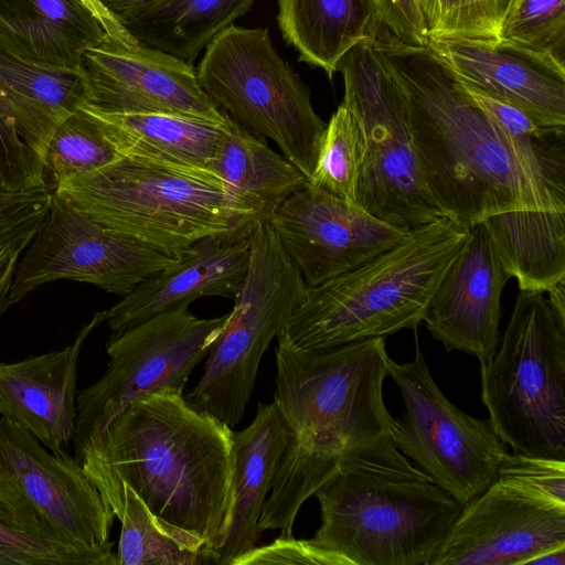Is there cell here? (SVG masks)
<instances>
[{"label": "cell", "mask_w": 565, "mask_h": 565, "mask_svg": "<svg viewBox=\"0 0 565 565\" xmlns=\"http://www.w3.org/2000/svg\"><path fill=\"white\" fill-rule=\"evenodd\" d=\"M77 461L106 504L129 487L158 519L201 539L213 564L232 516L231 427L164 388L118 413Z\"/></svg>", "instance_id": "6da1fadb"}, {"label": "cell", "mask_w": 565, "mask_h": 565, "mask_svg": "<svg viewBox=\"0 0 565 565\" xmlns=\"http://www.w3.org/2000/svg\"><path fill=\"white\" fill-rule=\"evenodd\" d=\"M372 45L398 82L426 190L467 228L514 210H558L520 152L428 45L401 41L385 25Z\"/></svg>", "instance_id": "7a4b0ae2"}, {"label": "cell", "mask_w": 565, "mask_h": 565, "mask_svg": "<svg viewBox=\"0 0 565 565\" xmlns=\"http://www.w3.org/2000/svg\"><path fill=\"white\" fill-rule=\"evenodd\" d=\"M277 339L273 402L291 434L331 443L358 465L427 477L391 437L384 337L322 349L298 348L286 332Z\"/></svg>", "instance_id": "3957f363"}, {"label": "cell", "mask_w": 565, "mask_h": 565, "mask_svg": "<svg viewBox=\"0 0 565 565\" xmlns=\"http://www.w3.org/2000/svg\"><path fill=\"white\" fill-rule=\"evenodd\" d=\"M467 228L439 217L362 265L308 288L286 333L301 349H322L415 329Z\"/></svg>", "instance_id": "277c9868"}, {"label": "cell", "mask_w": 565, "mask_h": 565, "mask_svg": "<svg viewBox=\"0 0 565 565\" xmlns=\"http://www.w3.org/2000/svg\"><path fill=\"white\" fill-rule=\"evenodd\" d=\"M52 193L174 258L206 236L253 233L226 184L205 168L120 156Z\"/></svg>", "instance_id": "5b68a950"}, {"label": "cell", "mask_w": 565, "mask_h": 565, "mask_svg": "<svg viewBox=\"0 0 565 565\" xmlns=\"http://www.w3.org/2000/svg\"><path fill=\"white\" fill-rule=\"evenodd\" d=\"M310 541L351 565H429L462 505L428 477L344 460L315 493Z\"/></svg>", "instance_id": "8992f818"}, {"label": "cell", "mask_w": 565, "mask_h": 565, "mask_svg": "<svg viewBox=\"0 0 565 565\" xmlns=\"http://www.w3.org/2000/svg\"><path fill=\"white\" fill-rule=\"evenodd\" d=\"M481 399L514 454L565 460V319L544 292L520 291Z\"/></svg>", "instance_id": "52a82bcc"}, {"label": "cell", "mask_w": 565, "mask_h": 565, "mask_svg": "<svg viewBox=\"0 0 565 565\" xmlns=\"http://www.w3.org/2000/svg\"><path fill=\"white\" fill-rule=\"evenodd\" d=\"M204 93L231 118L271 139L307 178L327 124L309 87L277 53L267 28L230 25L205 46L196 68Z\"/></svg>", "instance_id": "ba28073f"}, {"label": "cell", "mask_w": 565, "mask_h": 565, "mask_svg": "<svg viewBox=\"0 0 565 565\" xmlns=\"http://www.w3.org/2000/svg\"><path fill=\"white\" fill-rule=\"evenodd\" d=\"M308 286L269 222L250 235V256L234 308L207 353L204 372L186 401L233 428L244 417L260 360L287 331Z\"/></svg>", "instance_id": "9c48e42d"}, {"label": "cell", "mask_w": 565, "mask_h": 565, "mask_svg": "<svg viewBox=\"0 0 565 565\" xmlns=\"http://www.w3.org/2000/svg\"><path fill=\"white\" fill-rule=\"evenodd\" d=\"M337 72L344 82L342 103L359 115L366 138L355 204L407 230L443 217L420 174L404 93L372 42L352 47Z\"/></svg>", "instance_id": "30bf717a"}, {"label": "cell", "mask_w": 565, "mask_h": 565, "mask_svg": "<svg viewBox=\"0 0 565 565\" xmlns=\"http://www.w3.org/2000/svg\"><path fill=\"white\" fill-rule=\"evenodd\" d=\"M228 316L202 319L192 313L190 302H184L111 332L104 374L76 397L75 459L89 439L134 401L164 388L183 393L190 374L207 355Z\"/></svg>", "instance_id": "8fae6325"}, {"label": "cell", "mask_w": 565, "mask_h": 565, "mask_svg": "<svg viewBox=\"0 0 565 565\" xmlns=\"http://www.w3.org/2000/svg\"><path fill=\"white\" fill-rule=\"evenodd\" d=\"M115 515L79 462L0 418V520L39 540L103 547Z\"/></svg>", "instance_id": "7c38bea8"}, {"label": "cell", "mask_w": 565, "mask_h": 565, "mask_svg": "<svg viewBox=\"0 0 565 565\" xmlns=\"http://www.w3.org/2000/svg\"><path fill=\"white\" fill-rule=\"evenodd\" d=\"M387 371L405 406L392 420L394 445L463 507L497 479L507 444L489 418L463 413L441 393L419 345L411 362L388 358Z\"/></svg>", "instance_id": "4fadbf2b"}, {"label": "cell", "mask_w": 565, "mask_h": 565, "mask_svg": "<svg viewBox=\"0 0 565 565\" xmlns=\"http://www.w3.org/2000/svg\"><path fill=\"white\" fill-rule=\"evenodd\" d=\"M177 258L87 216L52 193L46 218L19 257L8 299L15 305L56 280L92 284L124 297Z\"/></svg>", "instance_id": "5bb4252c"}, {"label": "cell", "mask_w": 565, "mask_h": 565, "mask_svg": "<svg viewBox=\"0 0 565 565\" xmlns=\"http://www.w3.org/2000/svg\"><path fill=\"white\" fill-rule=\"evenodd\" d=\"M269 224L309 288L362 265L412 232L309 185L288 196Z\"/></svg>", "instance_id": "9a60e30c"}, {"label": "cell", "mask_w": 565, "mask_h": 565, "mask_svg": "<svg viewBox=\"0 0 565 565\" xmlns=\"http://www.w3.org/2000/svg\"><path fill=\"white\" fill-rule=\"evenodd\" d=\"M565 546V504L495 479L462 507L429 565H526Z\"/></svg>", "instance_id": "2e32d148"}, {"label": "cell", "mask_w": 565, "mask_h": 565, "mask_svg": "<svg viewBox=\"0 0 565 565\" xmlns=\"http://www.w3.org/2000/svg\"><path fill=\"white\" fill-rule=\"evenodd\" d=\"M89 104L115 113H161L224 122L193 64L138 41L105 34L83 57Z\"/></svg>", "instance_id": "e0dca14e"}, {"label": "cell", "mask_w": 565, "mask_h": 565, "mask_svg": "<svg viewBox=\"0 0 565 565\" xmlns=\"http://www.w3.org/2000/svg\"><path fill=\"white\" fill-rule=\"evenodd\" d=\"M510 276L483 222L467 227V237L437 286L425 312L430 335L446 351L491 361L499 343L500 298Z\"/></svg>", "instance_id": "ac0fdd59"}, {"label": "cell", "mask_w": 565, "mask_h": 565, "mask_svg": "<svg viewBox=\"0 0 565 565\" xmlns=\"http://www.w3.org/2000/svg\"><path fill=\"white\" fill-rule=\"evenodd\" d=\"M457 78L509 103L545 127H565V65L499 40H429Z\"/></svg>", "instance_id": "d6986e66"}, {"label": "cell", "mask_w": 565, "mask_h": 565, "mask_svg": "<svg viewBox=\"0 0 565 565\" xmlns=\"http://www.w3.org/2000/svg\"><path fill=\"white\" fill-rule=\"evenodd\" d=\"M105 321V310L96 311L65 348L0 363L1 417L26 429L54 454L73 444L77 361L85 340Z\"/></svg>", "instance_id": "ffe728a7"}, {"label": "cell", "mask_w": 565, "mask_h": 565, "mask_svg": "<svg viewBox=\"0 0 565 565\" xmlns=\"http://www.w3.org/2000/svg\"><path fill=\"white\" fill-rule=\"evenodd\" d=\"M250 235L243 232L211 235L194 243L171 265L146 278L105 309V322L110 331H122L202 297L234 301L248 268Z\"/></svg>", "instance_id": "44dd1931"}, {"label": "cell", "mask_w": 565, "mask_h": 565, "mask_svg": "<svg viewBox=\"0 0 565 565\" xmlns=\"http://www.w3.org/2000/svg\"><path fill=\"white\" fill-rule=\"evenodd\" d=\"M105 34L82 0H0V46L41 67L82 68Z\"/></svg>", "instance_id": "7402d4cb"}, {"label": "cell", "mask_w": 565, "mask_h": 565, "mask_svg": "<svg viewBox=\"0 0 565 565\" xmlns=\"http://www.w3.org/2000/svg\"><path fill=\"white\" fill-rule=\"evenodd\" d=\"M290 435L274 402L258 403L254 420L243 430L233 431L232 516L221 545L212 553L213 564L231 565L256 546L260 535L257 523Z\"/></svg>", "instance_id": "603a6c76"}, {"label": "cell", "mask_w": 565, "mask_h": 565, "mask_svg": "<svg viewBox=\"0 0 565 565\" xmlns=\"http://www.w3.org/2000/svg\"><path fill=\"white\" fill-rule=\"evenodd\" d=\"M87 102L83 67H41L0 46V113L17 121L21 138L41 160L57 127Z\"/></svg>", "instance_id": "cb8c5ba5"}, {"label": "cell", "mask_w": 565, "mask_h": 565, "mask_svg": "<svg viewBox=\"0 0 565 565\" xmlns=\"http://www.w3.org/2000/svg\"><path fill=\"white\" fill-rule=\"evenodd\" d=\"M207 169L226 184L253 231L269 222L288 196L308 185V178L285 156L228 115L226 134Z\"/></svg>", "instance_id": "d4e9b609"}, {"label": "cell", "mask_w": 565, "mask_h": 565, "mask_svg": "<svg viewBox=\"0 0 565 565\" xmlns=\"http://www.w3.org/2000/svg\"><path fill=\"white\" fill-rule=\"evenodd\" d=\"M121 156L205 168L227 130L224 122L161 113H115L82 105Z\"/></svg>", "instance_id": "484cf974"}, {"label": "cell", "mask_w": 565, "mask_h": 565, "mask_svg": "<svg viewBox=\"0 0 565 565\" xmlns=\"http://www.w3.org/2000/svg\"><path fill=\"white\" fill-rule=\"evenodd\" d=\"M277 22L299 61L322 68L331 79L356 44L372 42L384 25L375 0H278Z\"/></svg>", "instance_id": "4316f807"}, {"label": "cell", "mask_w": 565, "mask_h": 565, "mask_svg": "<svg viewBox=\"0 0 565 565\" xmlns=\"http://www.w3.org/2000/svg\"><path fill=\"white\" fill-rule=\"evenodd\" d=\"M521 291L547 292L565 279V212L514 210L482 221Z\"/></svg>", "instance_id": "83f0119b"}, {"label": "cell", "mask_w": 565, "mask_h": 565, "mask_svg": "<svg viewBox=\"0 0 565 565\" xmlns=\"http://www.w3.org/2000/svg\"><path fill=\"white\" fill-rule=\"evenodd\" d=\"M257 0H158L121 25L138 42L190 64L222 30L246 14Z\"/></svg>", "instance_id": "f1b7e54d"}, {"label": "cell", "mask_w": 565, "mask_h": 565, "mask_svg": "<svg viewBox=\"0 0 565 565\" xmlns=\"http://www.w3.org/2000/svg\"><path fill=\"white\" fill-rule=\"evenodd\" d=\"M344 460L353 462L338 446L309 436L291 434L281 455L257 523L259 533L280 530L292 536L296 515L302 503L327 482Z\"/></svg>", "instance_id": "f546056e"}, {"label": "cell", "mask_w": 565, "mask_h": 565, "mask_svg": "<svg viewBox=\"0 0 565 565\" xmlns=\"http://www.w3.org/2000/svg\"><path fill=\"white\" fill-rule=\"evenodd\" d=\"M107 505L121 523L117 565L209 564L201 539L158 519L129 487Z\"/></svg>", "instance_id": "4dcf8cb0"}, {"label": "cell", "mask_w": 565, "mask_h": 565, "mask_svg": "<svg viewBox=\"0 0 565 565\" xmlns=\"http://www.w3.org/2000/svg\"><path fill=\"white\" fill-rule=\"evenodd\" d=\"M462 85L520 152L553 204L565 211V127L541 126L522 109Z\"/></svg>", "instance_id": "1f68e13d"}, {"label": "cell", "mask_w": 565, "mask_h": 565, "mask_svg": "<svg viewBox=\"0 0 565 565\" xmlns=\"http://www.w3.org/2000/svg\"><path fill=\"white\" fill-rule=\"evenodd\" d=\"M366 153V138L359 115L341 103L326 126L308 185L355 204Z\"/></svg>", "instance_id": "d6a6232c"}, {"label": "cell", "mask_w": 565, "mask_h": 565, "mask_svg": "<svg viewBox=\"0 0 565 565\" xmlns=\"http://www.w3.org/2000/svg\"><path fill=\"white\" fill-rule=\"evenodd\" d=\"M119 154L81 106L53 134L43 156L46 186L53 192L72 178L93 173Z\"/></svg>", "instance_id": "836d02e7"}, {"label": "cell", "mask_w": 565, "mask_h": 565, "mask_svg": "<svg viewBox=\"0 0 565 565\" xmlns=\"http://www.w3.org/2000/svg\"><path fill=\"white\" fill-rule=\"evenodd\" d=\"M497 39L564 64L565 0H510Z\"/></svg>", "instance_id": "e575fe53"}, {"label": "cell", "mask_w": 565, "mask_h": 565, "mask_svg": "<svg viewBox=\"0 0 565 565\" xmlns=\"http://www.w3.org/2000/svg\"><path fill=\"white\" fill-rule=\"evenodd\" d=\"M510 0H417L427 39L493 41Z\"/></svg>", "instance_id": "d590c367"}, {"label": "cell", "mask_w": 565, "mask_h": 565, "mask_svg": "<svg viewBox=\"0 0 565 565\" xmlns=\"http://www.w3.org/2000/svg\"><path fill=\"white\" fill-rule=\"evenodd\" d=\"M113 546L77 547L43 541L0 520V565H117Z\"/></svg>", "instance_id": "8d00e7d4"}, {"label": "cell", "mask_w": 565, "mask_h": 565, "mask_svg": "<svg viewBox=\"0 0 565 565\" xmlns=\"http://www.w3.org/2000/svg\"><path fill=\"white\" fill-rule=\"evenodd\" d=\"M497 479L565 504V460L508 454L499 467Z\"/></svg>", "instance_id": "74e56055"}, {"label": "cell", "mask_w": 565, "mask_h": 565, "mask_svg": "<svg viewBox=\"0 0 565 565\" xmlns=\"http://www.w3.org/2000/svg\"><path fill=\"white\" fill-rule=\"evenodd\" d=\"M266 564L351 565L340 554L319 547L310 540H297L294 536H279L268 545L255 546L231 563V565Z\"/></svg>", "instance_id": "f35d334b"}, {"label": "cell", "mask_w": 565, "mask_h": 565, "mask_svg": "<svg viewBox=\"0 0 565 565\" xmlns=\"http://www.w3.org/2000/svg\"><path fill=\"white\" fill-rule=\"evenodd\" d=\"M384 25L397 39L415 45H427L428 39L417 0H375Z\"/></svg>", "instance_id": "ab89813d"}, {"label": "cell", "mask_w": 565, "mask_h": 565, "mask_svg": "<svg viewBox=\"0 0 565 565\" xmlns=\"http://www.w3.org/2000/svg\"><path fill=\"white\" fill-rule=\"evenodd\" d=\"M96 15L106 34L118 40L136 41L128 31L100 4L98 0H82Z\"/></svg>", "instance_id": "60d3db41"}, {"label": "cell", "mask_w": 565, "mask_h": 565, "mask_svg": "<svg viewBox=\"0 0 565 565\" xmlns=\"http://www.w3.org/2000/svg\"><path fill=\"white\" fill-rule=\"evenodd\" d=\"M100 4L121 24V22L158 0H98Z\"/></svg>", "instance_id": "b9f144b4"}, {"label": "cell", "mask_w": 565, "mask_h": 565, "mask_svg": "<svg viewBox=\"0 0 565 565\" xmlns=\"http://www.w3.org/2000/svg\"><path fill=\"white\" fill-rule=\"evenodd\" d=\"M21 254L22 253H14L0 273V321L7 309L10 307L8 295L12 277Z\"/></svg>", "instance_id": "7bdbcfd3"}, {"label": "cell", "mask_w": 565, "mask_h": 565, "mask_svg": "<svg viewBox=\"0 0 565 565\" xmlns=\"http://www.w3.org/2000/svg\"><path fill=\"white\" fill-rule=\"evenodd\" d=\"M526 565H565V546L545 551L530 559Z\"/></svg>", "instance_id": "ee69618b"}, {"label": "cell", "mask_w": 565, "mask_h": 565, "mask_svg": "<svg viewBox=\"0 0 565 565\" xmlns=\"http://www.w3.org/2000/svg\"><path fill=\"white\" fill-rule=\"evenodd\" d=\"M548 292V301L555 312L563 319H565V284L561 281L553 287Z\"/></svg>", "instance_id": "f6af8a7d"}, {"label": "cell", "mask_w": 565, "mask_h": 565, "mask_svg": "<svg viewBox=\"0 0 565 565\" xmlns=\"http://www.w3.org/2000/svg\"><path fill=\"white\" fill-rule=\"evenodd\" d=\"M23 249L14 246L0 247V273L14 253H22Z\"/></svg>", "instance_id": "bcb514c9"}, {"label": "cell", "mask_w": 565, "mask_h": 565, "mask_svg": "<svg viewBox=\"0 0 565 565\" xmlns=\"http://www.w3.org/2000/svg\"><path fill=\"white\" fill-rule=\"evenodd\" d=\"M1 221H2V207H1V203H0V224H1Z\"/></svg>", "instance_id": "7dc6e473"}]
</instances>
